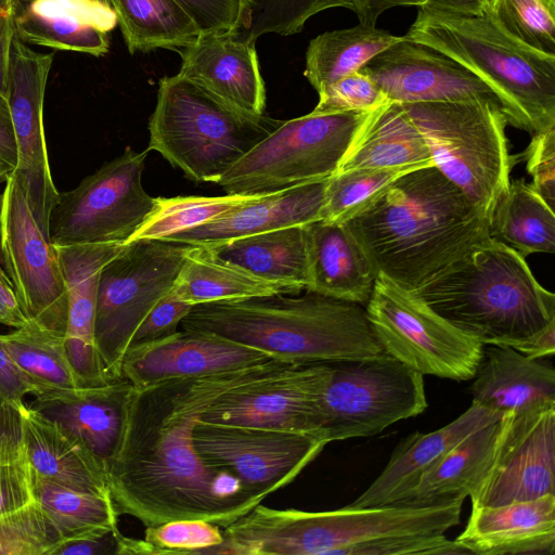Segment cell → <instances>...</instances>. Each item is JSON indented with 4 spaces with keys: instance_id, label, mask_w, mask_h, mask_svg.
Returning a JSON list of instances; mask_svg holds the SVG:
<instances>
[{
    "instance_id": "cell-6",
    "label": "cell",
    "mask_w": 555,
    "mask_h": 555,
    "mask_svg": "<svg viewBox=\"0 0 555 555\" xmlns=\"http://www.w3.org/2000/svg\"><path fill=\"white\" fill-rule=\"evenodd\" d=\"M404 38L476 75L499 98L508 125L532 134L555 127V55L517 41L487 13L456 16L420 7Z\"/></svg>"
},
{
    "instance_id": "cell-16",
    "label": "cell",
    "mask_w": 555,
    "mask_h": 555,
    "mask_svg": "<svg viewBox=\"0 0 555 555\" xmlns=\"http://www.w3.org/2000/svg\"><path fill=\"white\" fill-rule=\"evenodd\" d=\"M546 494H555V406L504 413L490 466L469 495L472 507Z\"/></svg>"
},
{
    "instance_id": "cell-23",
    "label": "cell",
    "mask_w": 555,
    "mask_h": 555,
    "mask_svg": "<svg viewBox=\"0 0 555 555\" xmlns=\"http://www.w3.org/2000/svg\"><path fill=\"white\" fill-rule=\"evenodd\" d=\"M503 415L475 402L453 422L430 433L414 431L399 442L376 479L348 507L400 505L421 478L455 444L483 425Z\"/></svg>"
},
{
    "instance_id": "cell-2",
    "label": "cell",
    "mask_w": 555,
    "mask_h": 555,
    "mask_svg": "<svg viewBox=\"0 0 555 555\" xmlns=\"http://www.w3.org/2000/svg\"><path fill=\"white\" fill-rule=\"evenodd\" d=\"M341 224L376 276L408 292L490 238L487 217L436 166L399 176Z\"/></svg>"
},
{
    "instance_id": "cell-38",
    "label": "cell",
    "mask_w": 555,
    "mask_h": 555,
    "mask_svg": "<svg viewBox=\"0 0 555 555\" xmlns=\"http://www.w3.org/2000/svg\"><path fill=\"white\" fill-rule=\"evenodd\" d=\"M401 38L362 24L323 33L309 43L304 75L319 93L340 78L359 72L372 57Z\"/></svg>"
},
{
    "instance_id": "cell-39",
    "label": "cell",
    "mask_w": 555,
    "mask_h": 555,
    "mask_svg": "<svg viewBox=\"0 0 555 555\" xmlns=\"http://www.w3.org/2000/svg\"><path fill=\"white\" fill-rule=\"evenodd\" d=\"M35 500L56 531L61 543L95 539L118 529L109 495L67 488L33 474Z\"/></svg>"
},
{
    "instance_id": "cell-36",
    "label": "cell",
    "mask_w": 555,
    "mask_h": 555,
    "mask_svg": "<svg viewBox=\"0 0 555 555\" xmlns=\"http://www.w3.org/2000/svg\"><path fill=\"white\" fill-rule=\"evenodd\" d=\"M112 11L128 51H178L193 43L199 30L173 0H95Z\"/></svg>"
},
{
    "instance_id": "cell-46",
    "label": "cell",
    "mask_w": 555,
    "mask_h": 555,
    "mask_svg": "<svg viewBox=\"0 0 555 555\" xmlns=\"http://www.w3.org/2000/svg\"><path fill=\"white\" fill-rule=\"evenodd\" d=\"M33 470L21 433L0 438V516L35 502Z\"/></svg>"
},
{
    "instance_id": "cell-30",
    "label": "cell",
    "mask_w": 555,
    "mask_h": 555,
    "mask_svg": "<svg viewBox=\"0 0 555 555\" xmlns=\"http://www.w3.org/2000/svg\"><path fill=\"white\" fill-rule=\"evenodd\" d=\"M434 166L428 146L401 103L375 108L358 131L337 171L358 168L408 172Z\"/></svg>"
},
{
    "instance_id": "cell-7",
    "label": "cell",
    "mask_w": 555,
    "mask_h": 555,
    "mask_svg": "<svg viewBox=\"0 0 555 555\" xmlns=\"http://www.w3.org/2000/svg\"><path fill=\"white\" fill-rule=\"evenodd\" d=\"M282 121L244 113L178 74L166 76L158 82L146 150L192 181L217 183Z\"/></svg>"
},
{
    "instance_id": "cell-41",
    "label": "cell",
    "mask_w": 555,
    "mask_h": 555,
    "mask_svg": "<svg viewBox=\"0 0 555 555\" xmlns=\"http://www.w3.org/2000/svg\"><path fill=\"white\" fill-rule=\"evenodd\" d=\"M487 14L517 41L555 55V0H489Z\"/></svg>"
},
{
    "instance_id": "cell-54",
    "label": "cell",
    "mask_w": 555,
    "mask_h": 555,
    "mask_svg": "<svg viewBox=\"0 0 555 555\" xmlns=\"http://www.w3.org/2000/svg\"><path fill=\"white\" fill-rule=\"evenodd\" d=\"M118 530L101 538L62 542L51 552V555L116 554V532Z\"/></svg>"
},
{
    "instance_id": "cell-29",
    "label": "cell",
    "mask_w": 555,
    "mask_h": 555,
    "mask_svg": "<svg viewBox=\"0 0 555 555\" xmlns=\"http://www.w3.org/2000/svg\"><path fill=\"white\" fill-rule=\"evenodd\" d=\"M131 389L122 378L73 397L36 399L29 405L77 437L106 469L121 438Z\"/></svg>"
},
{
    "instance_id": "cell-55",
    "label": "cell",
    "mask_w": 555,
    "mask_h": 555,
    "mask_svg": "<svg viewBox=\"0 0 555 555\" xmlns=\"http://www.w3.org/2000/svg\"><path fill=\"white\" fill-rule=\"evenodd\" d=\"M55 1L78 16L99 26L105 31H109L117 24L114 13L95 0Z\"/></svg>"
},
{
    "instance_id": "cell-12",
    "label": "cell",
    "mask_w": 555,
    "mask_h": 555,
    "mask_svg": "<svg viewBox=\"0 0 555 555\" xmlns=\"http://www.w3.org/2000/svg\"><path fill=\"white\" fill-rule=\"evenodd\" d=\"M365 311L383 351L409 369L457 382L474 377L483 345L411 292L377 276Z\"/></svg>"
},
{
    "instance_id": "cell-51",
    "label": "cell",
    "mask_w": 555,
    "mask_h": 555,
    "mask_svg": "<svg viewBox=\"0 0 555 555\" xmlns=\"http://www.w3.org/2000/svg\"><path fill=\"white\" fill-rule=\"evenodd\" d=\"M33 393L31 384L0 343V399L20 410L25 404V396Z\"/></svg>"
},
{
    "instance_id": "cell-58",
    "label": "cell",
    "mask_w": 555,
    "mask_h": 555,
    "mask_svg": "<svg viewBox=\"0 0 555 555\" xmlns=\"http://www.w3.org/2000/svg\"><path fill=\"white\" fill-rule=\"evenodd\" d=\"M0 160L13 170L17 167L18 153L9 107L0 103Z\"/></svg>"
},
{
    "instance_id": "cell-37",
    "label": "cell",
    "mask_w": 555,
    "mask_h": 555,
    "mask_svg": "<svg viewBox=\"0 0 555 555\" xmlns=\"http://www.w3.org/2000/svg\"><path fill=\"white\" fill-rule=\"evenodd\" d=\"M15 35L25 43L102 56L107 31L55 0H16Z\"/></svg>"
},
{
    "instance_id": "cell-24",
    "label": "cell",
    "mask_w": 555,
    "mask_h": 555,
    "mask_svg": "<svg viewBox=\"0 0 555 555\" xmlns=\"http://www.w3.org/2000/svg\"><path fill=\"white\" fill-rule=\"evenodd\" d=\"M327 179L266 194L204 224L164 240L206 246L321 220Z\"/></svg>"
},
{
    "instance_id": "cell-13",
    "label": "cell",
    "mask_w": 555,
    "mask_h": 555,
    "mask_svg": "<svg viewBox=\"0 0 555 555\" xmlns=\"http://www.w3.org/2000/svg\"><path fill=\"white\" fill-rule=\"evenodd\" d=\"M147 153L127 146L76 188L60 193L49 220L51 243L126 244L157 205L142 185Z\"/></svg>"
},
{
    "instance_id": "cell-19",
    "label": "cell",
    "mask_w": 555,
    "mask_h": 555,
    "mask_svg": "<svg viewBox=\"0 0 555 555\" xmlns=\"http://www.w3.org/2000/svg\"><path fill=\"white\" fill-rule=\"evenodd\" d=\"M360 72L369 76L390 102L482 100L502 107L496 94L463 65L404 36L372 57Z\"/></svg>"
},
{
    "instance_id": "cell-43",
    "label": "cell",
    "mask_w": 555,
    "mask_h": 555,
    "mask_svg": "<svg viewBox=\"0 0 555 555\" xmlns=\"http://www.w3.org/2000/svg\"><path fill=\"white\" fill-rule=\"evenodd\" d=\"M403 173L405 172L372 168L337 171L327 179L321 220L344 223Z\"/></svg>"
},
{
    "instance_id": "cell-21",
    "label": "cell",
    "mask_w": 555,
    "mask_h": 555,
    "mask_svg": "<svg viewBox=\"0 0 555 555\" xmlns=\"http://www.w3.org/2000/svg\"><path fill=\"white\" fill-rule=\"evenodd\" d=\"M255 42L238 30L199 35L178 50V75L244 113L263 115L266 87Z\"/></svg>"
},
{
    "instance_id": "cell-28",
    "label": "cell",
    "mask_w": 555,
    "mask_h": 555,
    "mask_svg": "<svg viewBox=\"0 0 555 555\" xmlns=\"http://www.w3.org/2000/svg\"><path fill=\"white\" fill-rule=\"evenodd\" d=\"M304 227L309 268L306 289L365 306L377 276L350 232L341 223L322 220Z\"/></svg>"
},
{
    "instance_id": "cell-61",
    "label": "cell",
    "mask_w": 555,
    "mask_h": 555,
    "mask_svg": "<svg viewBox=\"0 0 555 555\" xmlns=\"http://www.w3.org/2000/svg\"><path fill=\"white\" fill-rule=\"evenodd\" d=\"M11 171H13V169L0 160V180L5 181L7 176Z\"/></svg>"
},
{
    "instance_id": "cell-57",
    "label": "cell",
    "mask_w": 555,
    "mask_h": 555,
    "mask_svg": "<svg viewBox=\"0 0 555 555\" xmlns=\"http://www.w3.org/2000/svg\"><path fill=\"white\" fill-rule=\"evenodd\" d=\"M488 3L489 0H424L421 8L449 15L481 16L487 13Z\"/></svg>"
},
{
    "instance_id": "cell-31",
    "label": "cell",
    "mask_w": 555,
    "mask_h": 555,
    "mask_svg": "<svg viewBox=\"0 0 555 555\" xmlns=\"http://www.w3.org/2000/svg\"><path fill=\"white\" fill-rule=\"evenodd\" d=\"M304 225L281 228L204 247L216 259L297 294L309 285Z\"/></svg>"
},
{
    "instance_id": "cell-40",
    "label": "cell",
    "mask_w": 555,
    "mask_h": 555,
    "mask_svg": "<svg viewBox=\"0 0 555 555\" xmlns=\"http://www.w3.org/2000/svg\"><path fill=\"white\" fill-rule=\"evenodd\" d=\"M263 195L157 197L154 211L127 241L164 240L175 233L204 224Z\"/></svg>"
},
{
    "instance_id": "cell-45",
    "label": "cell",
    "mask_w": 555,
    "mask_h": 555,
    "mask_svg": "<svg viewBox=\"0 0 555 555\" xmlns=\"http://www.w3.org/2000/svg\"><path fill=\"white\" fill-rule=\"evenodd\" d=\"M223 539L221 527L203 519L170 520L149 526L144 532L152 555L209 554Z\"/></svg>"
},
{
    "instance_id": "cell-35",
    "label": "cell",
    "mask_w": 555,
    "mask_h": 555,
    "mask_svg": "<svg viewBox=\"0 0 555 555\" xmlns=\"http://www.w3.org/2000/svg\"><path fill=\"white\" fill-rule=\"evenodd\" d=\"M171 292L192 306L275 294H294L283 285L264 281L242 268L216 259L204 246L193 245Z\"/></svg>"
},
{
    "instance_id": "cell-27",
    "label": "cell",
    "mask_w": 555,
    "mask_h": 555,
    "mask_svg": "<svg viewBox=\"0 0 555 555\" xmlns=\"http://www.w3.org/2000/svg\"><path fill=\"white\" fill-rule=\"evenodd\" d=\"M18 413L21 438L35 476L111 496L105 467L77 437L26 403Z\"/></svg>"
},
{
    "instance_id": "cell-15",
    "label": "cell",
    "mask_w": 555,
    "mask_h": 555,
    "mask_svg": "<svg viewBox=\"0 0 555 555\" xmlns=\"http://www.w3.org/2000/svg\"><path fill=\"white\" fill-rule=\"evenodd\" d=\"M193 439L208 465L232 474L263 500L289 485L327 444L308 434L202 420Z\"/></svg>"
},
{
    "instance_id": "cell-42",
    "label": "cell",
    "mask_w": 555,
    "mask_h": 555,
    "mask_svg": "<svg viewBox=\"0 0 555 555\" xmlns=\"http://www.w3.org/2000/svg\"><path fill=\"white\" fill-rule=\"evenodd\" d=\"M244 4L245 20L237 30L253 41L270 33H299L310 17L327 9H352L351 0H244Z\"/></svg>"
},
{
    "instance_id": "cell-22",
    "label": "cell",
    "mask_w": 555,
    "mask_h": 555,
    "mask_svg": "<svg viewBox=\"0 0 555 555\" xmlns=\"http://www.w3.org/2000/svg\"><path fill=\"white\" fill-rule=\"evenodd\" d=\"M124 246L121 243L55 246L68 295L65 352L85 388L112 383L94 341L96 295L101 270Z\"/></svg>"
},
{
    "instance_id": "cell-32",
    "label": "cell",
    "mask_w": 555,
    "mask_h": 555,
    "mask_svg": "<svg viewBox=\"0 0 555 555\" xmlns=\"http://www.w3.org/2000/svg\"><path fill=\"white\" fill-rule=\"evenodd\" d=\"M501 418L474 430L423 475L400 505L428 506L469 496L486 475L500 431Z\"/></svg>"
},
{
    "instance_id": "cell-50",
    "label": "cell",
    "mask_w": 555,
    "mask_h": 555,
    "mask_svg": "<svg viewBox=\"0 0 555 555\" xmlns=\"http://www.w3.org/2000/svg\"><path fill=\"white\" fill-rule=\"evenodd\" d=\"M192 307V305L179 299L170 291L152 308L140 323L133 335L131 346L175 334Z\"/></svg>"
},
{
    "instance_id": "cell-8",
    "label": "cell",
    "mask_w": 555,
    "mask_h": 555,
    "mask_svg": "<svg viewBox=\"0 0 555 555\" xmlns=\"http://www.w3.org/2000/svg\"><path fill=\"white\" fill-rule=\"evenodd\" d=\"M436 166L487 217L511 183L502 107L491 101L401 103Z\"/></svg>"
},
{
    "instance_id": "cell-20",
    "label": "cell",
    "mask_w": 555,
    "mask_h": 555,
    "mask_svg": "<svg viewBox=\"0 0 555 555\" xmlns=\"http://www.w3.org/2000/svg\"><path fill=\"white\" fill-rule=\"evenodd\" d=\"M268 353L220 335L185 330L132 345L122 360V378L134 387L157 382L232 372L272 360Z\"/></svg>"
},
{
    "instance_id": "cell-17",
    "label": "cell",
    "mask_w": 555,
    "mask_h": 555,
    "mask_svg": "<svg viewBox=\"0 0 555 555\" xmlns=\"http://www.w3.org/2000/svg\"><path fill=\"white\" fill-rule=\"evenodd\" d=\"M330 374V363L292 364L221 396L201 420L301 433L324 440L321 401Z\"/></svg>"
},
{
    "instance_id": "cell-18",
    "label": "cell",
    "mask_w": 555,
    "mask_h": 555,
    "mask_svg": "<svg viewBox=\"0 0 555 555\" xmlns=\"http://www.w3.org/2000/svg\"><path fill=\"white\" fill-rule=\"evenodd\" d=\"M54 53L35 51L16 35L8 70V105L15 134L18 163L33 214L49 235L50 215L60 192L56 190L47 153L43 101Z\"/></svg>"
},
{
    "instance_id": "cell-5",
    "label": "cell",
    "mask_w": 555,
    "mask_h": 555,
    "mask_svg": "<svg viewBox=\"0 0 555 555\" xmlns=\"http://www.w3.org/2000/svg\"><path fill=\"white\" fill-rule=\"evenodd\" d=\"M411 293L482 345L515 348L555 321V295L525 258L491 237Z\"/></svg>"
},
{
    "instance_id": "cell-25",
    "label": "cell",
    "mask_w": 555,
    "mask_h": 555,
    "mask_svg": "<svg viewBox=\"0 0 555 555\" xmlns=\"http://www.w3.org/2000/svg\"><path fill=\"white\" fill-rule=\"evenodd\" d=\"M455 541L469 554H553L555 494L499 506L472 507Z\"/></svg>"
},
{
    "instance_id": "cell-49",
    "label": "cell",
    "mask_w": 555,
    "mask_h": 555,
    "mask_svg": "<svg viewBox=\"0 0 555 555\" xmlns=\"http://www.w3.org/2000/svg\"><path fill=\"white\" fill-rule=\"evenodd\" d=\"M173 1L190 16L201 35L233 31L244 24V0Z\"/></svg>"
},
{
    "instance_id": "cell-47",
    "label": "cell",
    "mask_w": 555,
    "mask_h": 555,
    "mask_svg": "<svg viewBox=\"0 0 555 555\" xmlns=\"http://www.w3.org/2000/svg\"><path fill=\"white\" fill-rule=\"evenodd\" d=\"M387 102L376 83L359 70L321 90L313 112L372 111Z\"/></svg>"
},
{
    "instance_id": "cell-52",
    "label": "cell",
    "mask_w": 555,
    "mask_h": 555,
    "mask_svg": "<svg viewBox=\"0 0 555 555\" xmlns=\"http://www.w3.org/2000/svg\"><path fill=\"white\" fill-rule=\"evenodd\" d=\"M16 0H0V103L8 106V70L15 36Z\"/></svg>"
},
{
    "instance_id": "cell-48",
    "label": "cell",
    "mask_w": 555,
    "mask_h": 555,
    "mask_svg": "<svg viewBox=\"0 0 555 555\" xmlns=\"http://www.w3.org/2000/svg\"><path fill=\"white\" fill-rule=\"evenodd\" d=\"M532 177L530 188L554 210L555 203V127L532 134L522 154Z\"/></svg>"
},
{
    "instance_id": "cell-62",
    "label": "cell",
    "mask_w": 555,
    "mask_h": 555,
    "mask_svg": "<svg viewBox=\"0 0 555 555\" xmlns=\"http://www.w3.org/2000/svg\"><path fill=\"white\" fill-rule=\"evenodd\" d=\"M1 182H2V181L0 180V183H1ZM0 197H1V196H0Z\"/></svg>"
},
{
    "instance_id": "cell-60",
    "label": "cell",
    "mask_w": 555,
    "mask_h": 555,
    "mask_svg": "<svg viewBox=\"0 0 555 555\" xmlns=\"http://www.w3.org/2000/svg\"><path fill=\"white\" fill-rule=\"evenodd\" d=\"M21 433L20 413L0 399V438Z\"/></svg>"
},
{
    "instance_id": "cell-9",
    "label": "cell",
    "mask_w": 555,
    "mask_h": 555,
    "mask_svg": "<svg viewBox=\"0 0 555 555\" xmlns=\"http://www.w3.org/2000/svg\"><path fill=\"white\" fill-rule=\"evenodd\" d=\"M372 111L311 112L281 125L217 182L227 194L266 195L337 172Z\"/></svg>"
},
{
    "instance_id": "cell-56",
    "label": "cell",
    "mask_w": 555,
    "mask_h": 555,
    "mask_svg": "<svg viewBox=\"0 0 555 555\" xmlns=\"http://www.w3.org/2000/svg\"><path fill=\"white\" fill-rule=\"evenodd\" d=\"M353 13L359 24L375 26L378 17L387 10L396 7H422L424 0H351Z\"/></svg>"
},
{
    "instance_id": "cell-53",
    "label": "cell",
    "mask_w": 555,
    "mask_h": 555,
    "mask_svg": "<svg viewBox=\"0 0 555 555\" xmlns=\"http://www.w3.org/2000/svg\"><path fill=\"white\" fill-rule=\"evenodd\" d=\"M28 321L17 300L11 280L0 264V323L18 328Z\"/></svg>"
},
{
    "instance_id": "cell-10",
    "label": "cell",
    "mask_w": 555,
    "mask_h": 555,
    "mask_svg": "<svg viewBox=\"0 0 555 555\" xmlns=\"http://www.w3.org/2000/svg\"><path fill=\"white\" fill-rule=\"evenodd\" d=\"M191 248L167 240H137L101 270L94 341L108 380L122 379V360L138 326L171 291Z\"/></svg>"
},
{
    "instance_id": "cell-1",
    "label": "cell",
    "mask_w": 555,
    "mask_h": 555,
    "mask_svg": "<svg viewBox=\"0 0 555 555\" xmlns=\"http://www.w3.org/2000/svg\"><path fill=\"white\" fill-rule=\"evenodd\" d=\"M292 364L272 359L227 373L132 386L121 438L106 468L117 513L145 527L203 519L224 528L261 503L235 476L202 459L193 431L221 396Z\"/></svg>"
},
{
    "instance_id": "cell-11",
    "label": "cell",
    "mask_w": 555,
    "mask_h": 555,
    "mask_svg": "<svg viewBox=\"0 0 555 555\" xmlns=\"http://www.w3.org/2000/svg\"><path fill=\"white\" fill-rule=\"evenodd\" d=\"M322 401V436L328 442L369 437L423 413L424 379L389 354L330 363Z\"/></svg>"
},
{
    "instance_id": "cell-3",
    "label": "cell",
    "mask_w": 555,
    "mask_h": 555,
    "mask_svg": "<svg viewBox=\"0 0 555 555\" xmlns=\"http://www.w3.org/2000/svg\"><path fill=\"white\" fill-rule=\"evenodd\" d=\"M462 500L428 506L308 512L260 503L223 528L234 555H460L444 533L459 525Z\"/></svg>"
},
{
    "instance_id": "cell-4",
    "label": "cell",
    "mask_w": 555,
    "mask_h": 555,
    "mask_svg": "<svg viewBox=\"0 0 555 555\" xmlns=\"http://www.w3.org/2000/svg\"><path fill=\"white\" fill-rule=\"evenodd\" d=\"M199 304L180 327L220 335L296 364L334 363L382 354L365 306L306 289Z\"/></svg>"
},
{
    "instance_id": "cell-34",
    "label": "cell",
    "mask_w": 555,
    "mask_h": 555,
    "mask_svg": "<svg viewBox=\"0 0 555 555\" xmlns=\"http://www.w3.org/2000/svg\"><path fill=\"white\" fill-rule=\"evenodd\" d=\"M490 237L522 258L555 251L554 210L524 180H511L489 218Z\"/></svg>"
},
{
    "instance_id": "cell-59",
    "label": "cell",
    "mask_w": 555,
    "mask_h": 555,
    "mask_svg": "<svg viewBox=\"0 0 555 555\" xmlns=\"http://www.w3.org/2000/svg\"><path fill=\"white\" fill-rule=\"evenodd\" d=\"M514 349L532 359L553 356L555 352V321H552L530 340Z\"/></svg>"
},
{
    "instance_id": "cell-33",
    "label": "cell",
    "mask_w": 555,
    "mask_h": 555,
    "mask_svg": "<svg viewBox=\"0 0 555 555\" xmlns=\"http://www.w3.org/2000/svg\"><path fill=\"white\" fill-rule=\"evenodd\" d=\"M0 343L31 384L36 399L73 397L86 389L68 361L64 336L28 321L0 334Z\"/></svg>"
},
{
    "instance_id": "cell-44",
    "label": "cell",
    "mask_w": 555,
    "mask_h": 555,
    "mask_svg": "<svg viewBox=\"0 0 555 555\" xmlns=\"http://www.w3.org/2000/svg\"><path fill=\"white\" fill-rule=\"evenodd\" d=\"M60 543L37 501L0 516V555H51Z\"/></svg>"
},
{
    "instance_id": "cell-14",
    "label": "cell",
    "mask_w": 555,
    "mask_h": 555,
    "mask_svg": "<svg viewBox=\"0 0 555 555\" xmlns=\"http://www.w3.org/2000/svg\"><path fill=\"white\" fill-rule=\"evenodd\" d=\"M0 253L27 319L65 336L68 295L56 247L38 225L16 169L7 176L0 197Z\"/></svg>"
},
{
    "instance_id": "cell-26",
    "label": "cell",
    "mask_w": 555,
    "mask_h": 555,
    "mask_svg": "<svg viewBox=\"0 0 555 555\" xmlns=\"http://www.w3.org/2000/svg\"><path fill=\"white\" fill-rule=\"evenodd\" d=\"M469 387L473 402L494 413H521L555 406V371L509 346L483 345Z\"/></svg>"
}]
</instances>
